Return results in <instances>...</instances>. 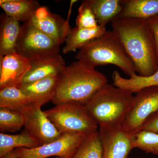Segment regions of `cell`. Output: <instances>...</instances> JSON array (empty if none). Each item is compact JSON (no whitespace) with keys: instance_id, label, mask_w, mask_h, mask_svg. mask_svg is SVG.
<instances>
[{"instance_id":"17","label":"cell","mask_w":158,"mask_h":158,"mask_svg":"<svg viewBox=\"0 0 158 158\" xmlns=\"http://www.w3.org/2000/svg\"><path fill=\"white\" fill-rule=\"evenodd\" d=\"M99 25L106 26L118 18L123 8L121 0H87Z\"/></svg>"},{"instance_id":"23","label":"cell","mask_w":158,"mask_h":158,"mask_svg":"<svg viewBox=\"0 0 158 158\" xmlns=\"http://www.w3.org/2000/svg\"><path fill=\"white\" fill-rule=\"evenodd\" d=\"M67 158H103V148L98 131L86 136Z\"/></svg>"},{"instance_id":"29","label":"cell","mask_w":158,"mask_h":158,"mask_svg":"<svg viewBox=\"0 0 158 158\" xmlns=\"http://www.w3.org/2000/svg\"><path fill=\"white\" fill-rule=\"evenodd\" d=\"M0 158H17V157H16V155H15L14 150L11 152L9 153L4 156Z\"/></svg>"},{"instance_id":"20","label":"cell","mask_w":158,"mask_h":158,"mask_svg":"<svg viewBox=\"0 0 158 158\" xmlns=\"http://www.w3.org/2000/svg\"><path fill=\"white\" fill-rule=\"evenodd\" d=\"M158 14V0H124L118 17L147 20Z\"/></svg>"},{"instance_id":"15","label":"cell","mask_w":158,"mask_h":158,"mask_svg":"<svg viewBox=\"0 0 158 158\" xmlns=\"http://www.w3.org/2000/svg\"><path fill=\"white\" fill-rule=\"evenodd\" d=\"M21 27L19 22L6 14L0 16V56L16 52Z\"/></svg>"},{"instance_id":"11","label":"cell","mask_w":158,"mask_h":158,"mask_svg":"<svg viewBox=\"0 0 158 158\" xmlns=\"http://www.w3.org/2000/svg\"><path fill=\"white\" fill-rule=\"evenodd\" d=\"M28 22L59 45L65 42L72 30L68 20L59 15L52 13L44 6L38 8Z\"/></svg>"},{"instance_id":"21","label":"cell","mask_w":158,"mask_h":158,"mask_svg":"<svg viewBox=\"0 0 158 158\" xmlns=\"http://www.w3.org/2000/svg\"><path fill=\"white\" fill-rule=\"evenodd\" d=\"M40 145V143L25 129L17 135L0 133V158L16 148H24L31 149Z\"/></svg>"},{"instance_id":"6","label":"cell","mask_w":158,"mask_h":158,"mask_svg":"<svg viewBox=\"0 0 158 158\" xmlns=\"http://www.w3.org/2000/svg\"><path fill=\"white\" fill-rule=\"evenodd\" d=\"M60 45L28 22L24 23L18 40L16 52L30 61L59 54Z\"/></svg>"},{"instance_id":"2","label":"cell","mask_w":158,"mask_h":158,"mask_svg":"<svg viewBox=\"0 0 158 158\" xmlns=\"http://www.w3.org/2000/svg\"><path fill=\"white\" fill-rule=\"evenodd\" d=\"M95 68L77 60L66 65L58 76L53 103L86 106L97 91L108 83L104 75Z\"/></svg>"},{"instance_id":"26","label":"cell","mask_w":158,"mask_h":158,"mask_svg":"<svg viewBox=\"0 0 158 158\" xmlns=\"http://www.w3.org/2000/svg\"><path fill=\"white\" fill-rule=\"evenodd\" d=\"M76 27L84 29L95 28L99 25L94 14L87 0L82 1L76 19Z\"/></svg>"},{"instance_id":"7","label":"cell","mask_w":158,"mask_h":158,"mask_svg":"<svg viewBox=\"0 0 158 158\" xmlns=\"http://www.w3.org/2000/svg\"><path fill=\"white\" fill-rule=\"evenodd\" d=\"M158 110V86L144 88L136 93L122 126L130 135L142 131L148 117Z\"/></svg>"},{"instance_id":"3","label":"cell","mask_w":158,"mask_h":158,"mask_svg":"<svg viewBox=\"0 0 158 158\" xmlns=\"http://www.w3.org/2000/svg\"><path fill=\"white\" fill-rule=\"evenodd\" d=\"M133 94L107 83L85 106L99 127L122 125L129 109Z\"/></svg>"},{"instance_id":"16","label":"cell","mask_w":158,"mask_h":158,"mask_svg":"<svg viewBox=\"0 0 158 158\" xmlns=\"http://www.w3.org/2000/svg\"><path fill=\"white\" fill-rule=\"evenodd\" d=\"M106 26L98 25L95 28L84 29L75 27L72 29L65 40L63 53L66 54L80 50L92 40L106 33Z\"/></svg>"},{"instance_id":"9","label":"cell","mask_w":158,"mask_h":158,"mask_svg":"<svg viewBox=\"0 0 158 158\" xmlns=\"http://www.w3.org/2000/svg\"><path fill=\"white\" fill-rule=\"evenodd\" d=\"M34 104L20 111L24 119L25 129L41 145L57 140L62 135L41 109Z\"/></svg>"},{"instance_id":"4","label":"cell","mask_w":158,"mask_h":158,"mask_svg":"<svg viewBox=\"0 0 158 158\" xmlns=\"http://www.w3.org/2000/svg\"><path fill=\"white\" fill-rule=\"evenodd\" d=\"M75 59L94 68L99 65H116L129 77L136 74L133 62L112 31H107L80 49Z\"/></svg>"},{"instance_id":"14","label":"cell","mask_w":158,"mask_h":158,"mask_svg":"<svg viewBox=\"0 0 158 158\" xmlns=\"http://www.w3.org/2000/svg\"><path fill=\"white\" fill-rule=\"evenodd\" d=\"M58 80V76L50 77L22 84L19 88L26 95L33 99L36 104L42 106L52 101L56 94Z\"/></svg>"},{"instance_id":"24","label":"cell","mask_w":158,"mask_h":158,"mask_svg":"<svg viewBox=\"0 0 158 158\" xmlns=\"http://www.w3.org/2000/svg\"><path fill=\"white\" fill-rule=\"evenodd\" d=\"M24 119L22 113L19 111L0 108V131L15 132L24 127Z\"/></svg>"},{"instance_id":"12","label":"cell","mask_w":158,"mask_h":158,"mask_svg":"<svg viewBox=\"0 0 158 158\" xmlns=\"http://www.w3.org/2000/svg\"><path fill=\"white\" fill-rule=\"evenodd\" d=\"M31 68L30 60L16 52L0 56V89L10 87L19 88Z\"/></svg>"},{"instance_id":"13","label":"cell","mask_w":158,"mask_h":158,"mask_svg":"<svg viewBox=\"0 0 158 158\" xmlns=\"http://www.w3.org/2000/svg\"><path fill=\"white\" fill-rule=\"evenodd\" d=\"M30 61L31 68L23 79L22 84L50 77L59 76L66 66L65 60L59 54Z\"/></svg>"},{"instance_id":"8","label":"cell","mask_w":158,"mask_h":158,"mask_svg":"<svg viewBox=\"0 0 158 158\" xmlns=\"http://www.w3.org/2000/svg\"><path fill=\"white\" fill-rule=\"evenodd\" d=\"M86 135L81 133L63 134L57 140L36 148L14 149L17 158H67L75 151Z\"/></svg>"},{"instance_id":"18","label":"cell","mask_w":158,"mask_h":158,"mask_svg":"<svg viewBox=\"0 0 158 158\" xmlns=\"http://www.w3.org/2000/svg\"><path fill=\"white\" fill-rule=\"evenodd\" d=\"M0 6L6 15L24 23L29 21L40 7L34 0H1Z\"/></svg>"},{"instance_id":"10","label":"cell","mask_w":158,"mask_h":158,"mask_svg":"<svg viewBox=\"0 0 158 158\" xmlns=\"http://www.w3.org/2000/svg\"><path fill=\"white\" fill-rule=\"evenodd\" d=\"M103 148V158H128L133 149L134 135L118 126L99 127L98 130Z\"/></svg>"},{"instance_id":"22","label":"cell","mask_w":158,"mask_h":158,"mask_svg":"<svg viewBox=\"0 0 158 158\" xmlns=\"http://www.w3.org/2000/svg\"><path fill=\"white\" fill-rule=\"evenodd\" d=\"M34 104H36L34 100L19 88L6 87L0 89V108L20 112L23 108Z\"/></svg>"},{"instance_id":"19","label":"cell","mask_w":158,"mask_h":158,"mask_svg":"<svg viewBox=\"0 0 158 158\" xmlns=\"http://www.w3.org/2000/svg\"><path fill=\"white\" fill-rule=\"evenodd\" d=\"M113 85L118 88L136 93L144 88L158 86V69L152 75L142 76L137 74L129 78H125L117 70L112 74Z\"/></svg>"},{"instance_id":"27","label":"cell","mask_w":158,"mask_h":158,"mask_svg":"<svg viewBox=\"0 0 158 158\" xmlns=\"http://www.w3.org/2000/svg\"><path fill=\"white\" fill-rule=\"evenodd\" d=\"M155 44L158 62V14L146 20Z\"/></svg>"},{"instance_id":"25","label":"cell","mask_w":158,"mask_h":158,"mask_svg":"<svg viewBox=\"0 0 158 158\" xmlns=\"http://www.w3.org/2000/svg\"><path fill=\"white\" fill-rule=\"evenodd\" d=\"M133 148L158 156V134L142 131L134 135Z\"/></svg>"},{"instance_id":"5","label":"cell","mask_w":158,"mask_h":158,"mask_svg":"<svg viewBox=\"0 0 158 158\" xmlns=\"http://www.w3.org/2000/svg\"><path fill=\"white\" fill-rule=\"evenodd\" d=\"M44 111L61 134L81 133L88 135L98 131V125L83 105L66 103Z\"/></svg>"},{"instance_id":"1","label":"cell","mask_w":158,"mask_h":158,"mask_svg":"<svg viewBox=\"0 0 158 158\" xmlns=\"http://www.w3.org/2000/svg\"><path fill=\"white\" fill-rule=\"evenodd\" d=\"M112 32L142 76L158 70L155 44L146 20L118 17L111 22Z\"/></svg>"},{"instance_id":"28","label":"cell","mask_w":158,"mask_h":158,"mask_svg":"<svg viewBox=\"0 0 158 158\" xmlns=\"http://www.w3.org/2000/svg\"><path fill=\"white\" fill-rule=\"evenodd\" d=\"M142 130L158 134V110L148 117L143 125Z\"/></svg>"}]
</instances>
